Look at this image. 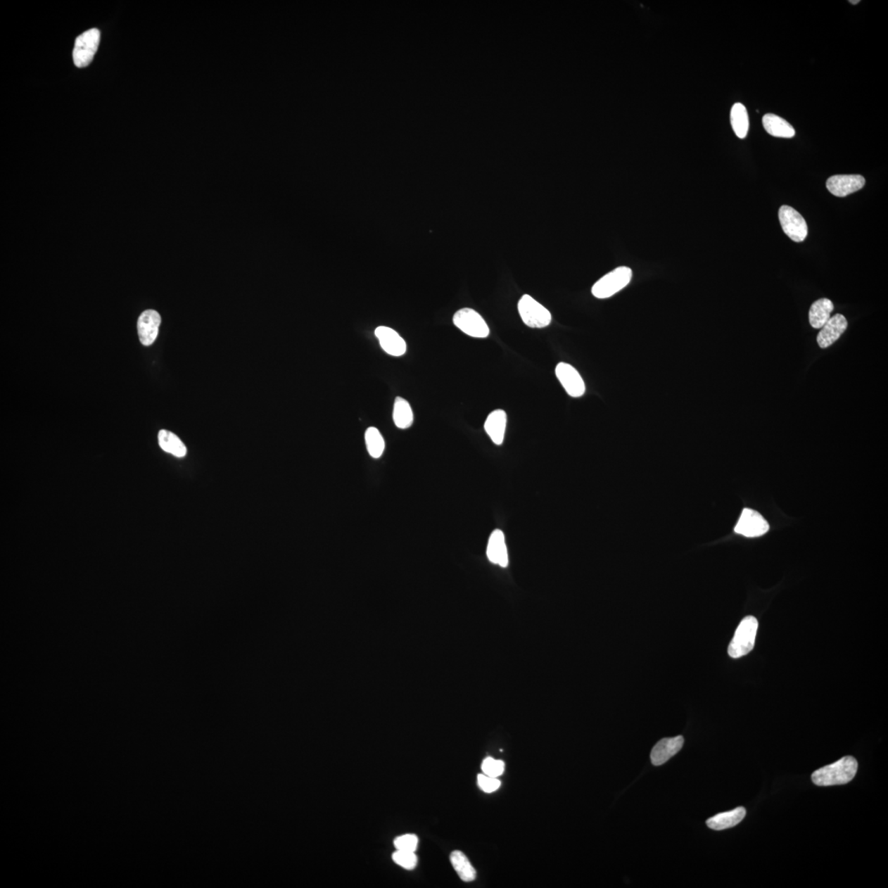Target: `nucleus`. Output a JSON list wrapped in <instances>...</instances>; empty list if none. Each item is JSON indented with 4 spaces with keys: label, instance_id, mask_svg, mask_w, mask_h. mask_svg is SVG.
Listing matches in <instances>:
<instances>
[{
    "label": "nucleus",
    "instance_id": "nucleus-11",
    "mask_svg": "<svg viewBox=\"0 0 888 888\" xmlns=\"http://www.w3.org/2000/svg\"><path fill=\"white\" fill-rule=\"evenodd\" d=\"M848 326L846 317L836 315L831 317L826 324L823 326L817 336V343L822 349H826L835 343L845 333Z\"/></svg>",
    "mask_w": 888,
    "mask_h": 888
},
{
    "label": "nucleus",
    "instance_id": "nucleus-22",
    "mask_svg": "<svg viewBox=\"0 0 888 888\" xmlns=\"http://www.w3.org/2000/svg\"><path fill=\"white\" fill-rule=\"evenodd\" d=\"M730 122L736 136L744 139L748 134L749 120L747 109L743 104L736 103L732 107Z\"/></svg>",
    "mask_w": 888,
    "mask_h": 888
},
{
    "label": "nucleus",
    "instance_id": "nucleus-12",
    "mask_svg": "<svg viewBox=\"0 0 888 888\" xmlns=\"http://www.w3.org/2000/svg\"><path fill=\"white\" fill-rule=\"evenodd\" d=\"M162 323L157 311L148 310L144 312L138 320V334L141 343L145 346L153 344L158 338L159 326Z\"/></svg>",
    "mask_w": 888,
    "mask_h": 888
},
{
    "label": "nucleus",
    "instance_id": "nucleus-29",
    "mask_svg": "<svg viewBox=\"0 0 888 888\" xmlns=\"http://www.w3.org/2000/svg\"><path fill=\"white\" fill-rule=\"evenodd\" d=\"M860 2H861L860 0H856V1H850V3H851L852 4H857L858 3H860Z\"/></svg>",
    "mask_w": 888,
    "mask_h": 888
},
{
    "label": "nucleus",
    "instance_id": "nucleus-25",
    "mask_svg": "<svg viewBox=\"0 0 888 888\" xmlns=\"http://www.w3.org/2000/svg\"><path fill=\"white\" fill-rule=\"evenodd\" d=\"M393 860L405 870H412L417 865L418 858L412 851H398L393 854Z\"/></svg>",
    "mask_w": 888,
    "mask_h": 888
},
{
    "label": "nucleus",
    "instance_id": "nucleus-21",
    "mask_svg": "<svg viewBox=\"0 0 888 888\" xmlns=\"http://www.w3.org/2000/svg\"><path fill=\"white\" fill-rule=\"evenodd\" d=\"M393 421L397 427L406 429L412 426L414 421V414L411 405L401 397L395 399L393 405Z\"/></svg>",
    "mask_w": 888,
    "mask_h": 888
},
{
    "label": "nucleus",
    "instance_id": "nucleus-6",
    "mask_svg": "<svg viewBox=\"0 0 888 888\" xmlns=\"http://www.w3.org/2000/svg\"><path fill=\"white\" fill-rule=\"evenodd\" d=\"M101 33L99 29H91L76 39L72 58L75 65L84 68L90 65L99 49Z\"/></svg>",
    "mask_w": 888,
    "mask_h": 888
},
{
    "label": "nucleus",
    "instance_id": "nucleus-24",
    "mask_svg": "<svg viewBox=\"0 0 888 888\" xmlns=\"http://www.w3.org/2000/svg\"><path fill=\"white\" fill-rule=\"evenodd\" d=\"M365 443L369 455L379 458L383 455L385 443L381 433L375 427H369L365 432Z\"/></svg>",
    "mask_w": 888,
    "mask_h": 888
},
{
    "label": "nucleus",
    "instance_id": "nucleus-26",
    "mask_svg": "<svg viewBox=\"0 0 888 888\" xmlns=\"http://www.w3.org/2000/svg\"><path fill=\"white\" fill-rule=\"evenodd\" d=\"M505 763L502 760L488 757L483 761L481 769L483 773L492 778H499L505 772Z\"/></svg>",
    "mask_w": 888,
    "mask_h": 888
},
{
    "label": "nucleus",
    "instance_id": "nucleus-9",
    "mask_svg": "<svg viewBox=\"0 0 888 888\" xmlns=\"http://www.w3.org/2000/svg\"><path fill=\"white\" fill-rule=\"evenodd\" d=\"M555 374L569 396L573 398L583 396L585 392V383L573 366L561 362L556 366Z\"/></svg>",
    "mask_w": 888,
    "mask_h": 888
},
{
    "label": "nucleus",
    "instance_id": "nucleus-14",
    "mask_svg": "<svg viewBox=\"0 0 888 888\" xmlns=\"http://www.w3.org/2000/svg\"><path fill=\"white\" fill-rule=\"evenodd\" d=\"M684 743V737L681 735L659 741L652 750L651 760L652 764L661 766L666 763L673 756L680 752Z\"/></svg>",
    "mask_w": 888,
    "mask_h": 888
},
{
    "label": "nucleus",
    "instance_id": "nucleus-7",
    "mask_svg": "<svg viewBox=\"0 0 888 888\" xmlns=\"http://www.w3.org/2000/svg\"><path fill=\"white\" fill-rule=\"evenodd\" d=\"M780 226L785 235L794 242H802L808 236V225L802 215L794 208L784 205L779 209Z\"/></svg>",
    "mask_w": 888,
    "mask_h": 888
},
{
    "label": "nucleus",
    "instance_id": "nucleus-5",
    "mask_svg": "<svg viewBox=\"0 0 888 888\" xmlns=\"http://www.w3.org/2000/svg\"><path fill=\"white\" fill-rule=\"evenodd\" d=\"M453 324L465 334L476 338H486L490 335L486 322L474 310L464 308L453 316Z\"/></svg>",
    "mask_w": 888,
    "mask_h": 888
},
{
    "label": "nucleus",
    "instance_id": "nucleus-10",
    "mask_svg": "<svg viewBox=\"0 0 888 888\" xmlns=\"http://www.w3.org/2000/svg\"><path fill=\"white\" fill-rule=\"evenodd\" d=\"M865 184V179L861 175H837L829 178L827 188L834 196L843 198L861 190Z\"/></svg>",
    "mask_w": 888,
    "mask_h": 888
},
{
    "label": "nucleus",
    "instance_id": "nucleus-13",
    "mask_svg": "<svg viewBox=\"0 0 888 888\" xmlns=\"http://www.w3.org/2000/svg\"><path fill=\"white\" fill-rule=\"evenodd\" d=\"M375 336L383 350L388 355L402 356L406 353V341L393 329L385 326H378L375 330Z\"/></svg>",
    "mask_w": 888,
    "mask_h": 888
},
{
    "label": "nucleus",
    "instance_id": "nucleus-16",
    "mask_svg": "<svg viewBox=\"0 0 888 888\" xmlns=\"http://www.w3.org/2000/svg\"><path fill=\"white\" fill-rule=\"evenodd\" d=\"M507 426V414L504 410H495L488 416L485 431L493 443L500 446L504 442Z\"/></svg>",
    "mask_w": 888,
    "mask_h": 888
},
{
    "label": "nucleus",
    "instance_id": "nucleus-4",
    "mask_svg": "<svg viewBox=\"0 0 888 888\" xmlns=\"http://www.w3.org/2000/svg\"><path fill=\"white\" fill-rule=\"evenodd\" d=\"M517 307L521 319L530 328H545L552 320L550 312L529 295L521 297Z\"/></svg>",
    "mask_w": 888,
    "mask_h": 888
},
{
    "label": "nucleus",
    "instance_id": "nucleus-3",
    "mask_svg": "<svg viewBox=\"0 0 888 888\" xmlns=\"http://www.w3.org/2000/svg\"><path fill=\"white\" fill-rule=\"evenodd\" d=\"M633 272L628 267H619L607 273L592 286V295L597 299H607L626 287L631 281Z\"/></svg>",
    "mask_w": 888,
    "mask_h": 888
},
{
    "label": "nucleus",
    "instance_id": "nucleus-19",
    "mask_svg": "<svg viewBox=\"0 0 888 888\" xmlns=\"http://www.w3.org/2000/svg\"><path fill=\"white\" fill-rule=\"evenodd\" d=\"M763 125L770 135L777 138L792 139L795 134L794 129L787 120L774 114L763 116Z\"/></svg>",
    "mask_w": 888,
    "mask_h": 888
},
{
    "label": "nucleus",
    "instance_id": "nucleus-1",
    "mask_svg": "<svg viewBox=\"0 0 888 888\" xmlns=\"http://www.w3.org/2000/svg\"><path fill=\"white\" fill-rule=\"evenodd\" d=\"M858 763L851 756L844 757L837 762L825 766L812 774V780L818 787L845 785L855 778Z\"/></svg>",
    "mask_w": 888,
    "mask_h": 888
},
{
    "label": "nucleus",
    "instance_id": "nucleus-2",
    "mask_svg": "<svg viewBox=\"0 0 888 888\" xmlns=\"http://www.w3.org/2000/svg\"><path fill=\"white\" fill-rule=\"evenodd\" d=\"M758 628L759 622L754 616L745 617L741 621L728 648L730 657L740 658L753 650Z\"/></svg>",
    "mask_w": 888,
    "mask_h": 888
},
{
    "label": "nucleus",
    "instance_id": "nucleus-28",
    "mask_svg": "<svg viewBox=\"0 0 888 888\" xmlns=\"http://www.w3.org/2000/svg\"><path fill=\"white\" fill-rule=\"evenodd\" d=\"M477 780L480 788L486 793L495 792L501 785V782L499 779L490 777V775L486 774L478 775Z\"/></svg>",
    "mask_w": 888,
    "mask_h": 888
},
{
    "label": "nucleus",
    "instance_id": "nucleus-8",
    "mask_svg": "<svg viewBox=\"0 0 888 888\" xmlns=\"http://www.w3.org/2000/svg\"><path fill=\"white\" fill-rule=\"evenodd\" d=\"M769 530L768 521L757 511L744 509L741 514L735 531L737 534L746 538H758L767 533Z\"/></svg>",
    "mask_w": 888,
    "mask_h": 888
},
{
    "label": "nucleus",
    "instance_id": "nucleus-23",
    "mask_svg": "<svg viewBox=\"0 0 888 888\" xmlns=\"http://www.w3.org/2000/svg\"><path fill=\"white\" fill-rule=\"evenodd\" d=\"M450 861L453 868H455L462 881L469 882L476 880V870L469 860H468V858L464 855V853L460 851L452 852Z\"/></svg>",
    "mask_w": 888,
    "mask_h": 888
},
{
    "label": "nucleus",
    "instance_id": "nucleus-20",
    "mask_svg": "<svg viewBox=\"0 0 888 888\" xmlns=\"http://www.w3.org/2000/svg\"><path fill=\"white\" fill-rule=\"evenodd\" d=\"M158 442L163 450L175 457H184L187 455L186 446L177 434L163 429L159 432Z\"/></svg>",
    "mask_w": 888,
    "mask_h": 888
},
{
    "label": "nucleus",
    "instance_id": "nucleus-17",
    "mask_svg": "<svg viewBox=\"0 0 888 888\" xmlns=\"http://www.w3.org/2000/svg\"><path fill=\"white\" fill-rule=\"evenodd\" d=\"M746 816V810L743 807L736 808L731 811L716 814L706 821V825L713 830L721 831L733 827L743 820Z\"/></svg>",
    "mask_w": 888,
    "mask_h": 888
},
{
    "label": "nucleus",
    "instance_id": "nucleus-15",
    "mask_svg": "<svg viewBox=\"0 0 888 888\" xmlns=\"http://www.w3.org/2000/svg\"><path fill=\"white\" fill-rule=\"evenodd\" d=\"M486 554L491 563L500 565L502 568L509 565L505 536L501 530H495L491 533L488 541Z\"/></svg>",
    "mask_w": 888,
    "mask_h": 888
},
{
    "label": "nucleus",
    "instance_id": "nucleus-27",
    "mask_svg": "<svg viewBox=\"0 0 888 888\" xmlns=\"http://www.w3.org/2000/svg\"><path fill=\"white\" fill-rule=\"evenodd\" d=\"M418 843L419 838L414 834H406V835L400 836L394 840V846L397 850L404 851H416Z\"/></svg>",
    "mask_w": 888,
    "mask_h": 888
},
{
    "label": "nucleus",
    "instance_id": "nucleus-18",
    "mask_svg": "<svg viewBox=\"0 0 888 888\" xmlns=\"http://www.w3.org/2000/svg\"><path fill=\"white\" fill-rule=\"evenodd\" d=\"M834 310L832 302L827 298L818 300L810 307L809 324L816 329H821L827 322L831 319Z\"/></svg>",
    "mask_w": 888,
    "mask_h": 888
}]
</instances>
